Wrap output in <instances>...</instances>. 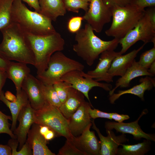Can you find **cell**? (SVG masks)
<instances>
[{"label":"cell","instance_id":"obj_1","mask_svg":"<svg viewBox=\"0 0 155 155\" xmlns=\"http://www.w3.org/2000/svg\"><path fill=\"white\" fill-rule=\"evenodd\" d=\"M3 36L0 44V57L34 66L35 57L26 33L13 22L0 30Z\"/></svg>","mask_w":155,"mask_h":155},{"label":"cell","instance_id":"obj_2","mask_svg":"<svg viewBox=\"0 0 155 155\" xmlns=\"http://www.w3.org/2000/svg\"><path fill=\"white\" fill-rule=\"evenodd\" d=\"M73 45V51L89 66L93 65L100 54L107 50H115L119 44V39L114 38L106 41L97 36L90 26L86 23L84 27L76 33Z\"/></svg>","mask_w":155,"mask_h":155},{"label":"cell","instance_id":"obj_3","mask_svg":"<svg viewBox=\"0 0 155 155\" xmlns=\"http://www.w3.org/2000/svg\"><path fill=\"white\" fill-rule=\"evenodd\" d=\"M12 21L26 33L37 36L55 32L52 21L41 13L29 9L21 0H15L12 8Z\"/></svg>","mask_w":155,"mask_h":155},{"label":"cell","instance_id":"obj_4","mask_svg":"<svg viewBox=\"0 0 155 155\" xmlns=\"http://www.w3.org/2000/svg\"><path fill=\"white\" fill-rule=\"evenodd\" d=\"M26 34L35 57L34 66L37 69V74H40L47 69L52 55L55 52L64 49L65 40L56 31L43 36Z\"/></svg>","mask_w":155,"mask_h":155},{"label":"cell","instance_id":"obj_5","mask_svg":"<svg viewBox=\"0 0 155 155\" xmlns=\"http://www.w3.org/2000/svg\"><path fill=\"white\" fill-rule=\"evenodd\" d=\"M111 9L112 21L105 33L108 36L119 40L135 27L145 11L130 4L123 6H115Z\"/></svg>","mask_w":155,"mask_h":155},{"label":"cell","instance_id":"obj_6","mask_svg":"<svg viewBox=\"0 0 155 155\" xmlns=\"http://www.w3.org/2000/svg\"><path fill=\"white\" fill-rule=\"evenodd\" d=\"M84 68L82 63L58 51L51 56L46 70L37 75L36 78L45 85H53L60 81L61 78L67 72L73 70L83 71Z\"/></svg>","mask_w":155,"mask_h":155},{"label":"cell","instance_id":"obj_7","mask_svg":"<svg viewBox=\"0 0 155 155\" xmlns=\"http://www.w3.org/2000/svg\"><path fill=\"white\" fill-rule=\"evenodd\" d=\"M34 123L47 126L57 135L64 137L71 142L75 137L69 130L68 120L59 108L46 100L41 108L35 111Z\"/></svg>","mask_w":155,"mask_h":155},{"label":"cell","instance_id":"obj_8","mask_svg":"<svg viewBox=\"0 0 155 155\" xmlns=\"http://www.w3.org/2000/svg\"><path fill=\"white\" fill-rule=\"evenodd\" d=\"M141 40L147 44L152 42L155 46V29L152 26L148 15L145 11L144 15L135 27L119 40L121 49V55L125 53L137 42Z\"/></svg>","mask_w":155,"mask_h":155},{"label":"cell","instance_id":"obj_9","mask_svg":"<svg viewBox=\"0 0 155 155\" xmlns=\"http://www.w3.org/2000/svg\"><path fill=\"white\" fill-rule=\"evenodd\" d=\"M111 8L106 6L103 0H90L88 9L82 16L94 31L101 32L104 25L111 21Z\"/></svg>","mask_w":155,"mask_h":155},{"label":"cell","instance_id":"obj_10","mask_svg":"<svg viewBox=\"0 0 155 155\" xmlns=\"http://www.w3.org/2000/svg\"><path fill=\"white\" fill-rule=\"evenodd\" d=\"M82 71L78 70L70 71L61 78V81L71 84L73 88L83 94L90 103L88 93L93 87H99L108 91L112 89V85L108 83L100 82L94 79L84 77Z\"/></svg>","mask_w":155,"mask_h":155},{"label":"cell","instance_id":"obj_11","mask_svg":"<svg viewBox=\"0 0 155 155\" xmlns=\"http://www.w3.org/2000/svg\"><path fill=\"white\" fill-rule=\"evenodd\" d=\"M119 55L121 54L119 52H116L114 50L104 51L100 55L99 62L95 68L86 73L82 71V75L98 82L103 81L107 83L113 82V78L109 75L108 72L113 60Z\"/></svg>","mask_w":155,"mask_h":155},{"label":"cell","instance_id":"obj_12","mask_svg":"<svg viewBox=\"0 0 155 155\" xmlns=\"http://www.w3.org/2000/svg\"><path fill=\"white\" fill-rule=\"evenodd\" d=\"M44 85L37 78L30 73L24 79L22 86L26 93L31 107L35 110L41 108L46 100L44 88Z\"/></svg>","mask_w":155,"mask_h":155},{"label":"cell","instance_id":"obj_13","mask_svg":"<svg viewBox=\"0 0 155 155\" xmlns=\"http://www.w3.org/2000/svg\"><path fill=\"white\" fill-rule=\"evenodd\" d=\"M146 109L144 110L138 118L135 121L129 123H118L114 121H107L105 122L104 127L106 129H115L117 132L122 133H128L132 135L133 139L139 140L142 138L155 142L154 134L147 133L141 129L138 124V121L144 115L147 113Z\"/></svg>","mask_w":155,"mask_h":155},{"label":"cell","instance_id":"obj_14","mask_svg":"<svg viewBox=\"0 0 155 155\" xmlns=\"http://www.w3.org/2000/svg\"><path fill=\"white\" fill-rule=\"evenodd\" d=\"M92 128L97 133L100 139L101 148L100 155H117L119 146L121 144L129 141L125 134L116 136L112 130L106 129V136L103 135L97 127L94 119L92 121Z\"/></svg>","mask_w":155,"mask_h":155},{"label":"cell","instance_id":"obj_15","mask_svg":"<svg viewBox=\"0 0 155 155\" xmlns=\"http://www.w3.org/2000/svg\"><path fill=\"white\" fill-rule=\"evenodd\" d=\"M35 111L29 102L23 108L18 116L17 121H19V125L13 133L19 142V150L26 142L28 133L34 123Z\"/></svg>","mask_w":155,"mask_h":155},{"label":"cell","instance_id":"obj_16","mask_svg":"<svg viewBox=\"0 0 155 155\" xmlns=\"http://www.w3.org/2000/svg\"><path fill=\"white\" fill-rule=\"evenodd\" d=\"M91 106V103L85 101L68 119L69 129L73 136L80 135L92 122L88 112L89 108Z\"/></svg>","mask_w":155,"mask_h":155},{"label":"cell","instance_id":"obj_17","mask_svg":"<svg viewBox=\"0 0 155 155\" xmlns=\"http://www.w3.org/2000/svg\"><path fill=\"white\" fill-rule=\"evenodd\" d=\"M91 122L84 130L80 135L75 137L72 142L79 149L87 155H100L101 145L94 131H90Z\"/></svg>","mask_w":155,"mask_h":155},{"label":"cell","instance_id":"obj_18","mask_svg":"<svg viewBox=\"0 0 155 155\" xmlns=\"http://www.w3.org/2000/svg\"><path fill=\"white\" fill-rule=\"evenodd\" d=\"M26 141L32 150L33 155H55L47 146V141L39 131V125L34 123L27 135Z\"/></svg>","mask_w":155,"mask_h":155},{"label":"cell","instance_id":"obj_19","mask_svg":"<svg viewBox=\"0 0 155 155\" xmlns=\"http://www.w3.org/2000/svg\"><path fill=\"white\" fill-rule=\"evenodd\" d=\"M144 44L138 49H134L125 55L117 56L112 61L108 73L113 78L123 76L132 64L138 53L143 48Z\"/></svg>","mask_w":155,"mask_h":155},{"label":"cell","instance_id":"obj_20","mask_svg":"<svg viewBox=\"0 0 155 155\" xmlns=\"http://www.w3.org/2000/svg\"><path fill=\"white\" fill-rule=\"evenodd\" d=\"M4 93L2 90L0 95V100L6 105L10 111L12 121L10 129L13 132L16 128L17 118L20 112L29 101L26 94L22 89L16 92V100L12 102L8 100L5 98Z\"/></svg>","mask_w":155,"mask_h":155},{"label":"cell","instance_id":"obj_21","mask_svg":"<svg viewBox=\"0 0 155 155\" xmlns=\"http://www.w3.org/2000/svg\"><path fill=\"white\" fill-rule=\"evenodd\" d=\"M140 83L132 88L125 90H120L117 93L113 94L110 96L109 100L111 103L114 104L115 101L123 95L131 94L136 96L143 101L144 95L146 90H152L155 86V80L151 76H146L141 78L140 80Z\"/></svg>","mask_w":155,"mask_h":155},{"label":"cell","instance_id":"obj_22","mask_svg":"<svg viewBox=\"0 0 155 155\" xmlns=\"http://www.w3.org/2000/svg\"><path fill=\"white\" fill-rule=\"evenodd\" d=\"M143 76H153L148 69L142 67L138 61L135 60L131 66L129 68L124 74L117 80L115 87L109 91V96L114 93L118 87L127 88L129 86L131 81L137 77Z\"/></svg>","mask_w":155,"mask_h":155},{"label":"cell","instance_id":"obj_23","mask_svg":"<svg viewBox=\"0 0 155 155\" xmlns=\"http://www.w3.org/2000/svg\"><path fill=\"white\" fill-rule=\"evenodd\" d=\"M84 97L83 94L72 86L70 88L67 99L59 108L67 120L85 101Z\"/></svg>","mask_w":155,"mask_h":155},{"label":"cell","instance_id":"obj_24","mask_svg":"<svg viewBox=\"0 0 155 155\" xmlns=\"http://www.w3.org/2000/svg\"><path fill=\"white\" fill-rule=\"evenodd\" d=\"M7 78L13 82L16 92L22 89V83L25 78L30 73V70L27 64L10 61L5 69Z\"/></svg>","mask_w":155,"mask_h":155},{"label":"cell","instance_id":"obj_25","mask_svg":"<svg viewBox=\"0 0 155 155\" xmlns=\"http://www.w3.org/2000/svg\"><path fill=\"white\" fill-rule=\"evenodd\" d=\"M40 13L52 21H55L58 17L64 16L67 10L63 0H39Z\"/></svg>","mask_w":155,"mask_h":155},{"label":"cell","instance_id":"obj_26","mask_svg":"<svg viewBox=\"0 0 155 155\" xmlns=\"http://www.w3.org/2000/svg\"><path fill=\"white\" fill-rule=\"evenodd\" d=\"M151 141L146 139L142 143L134 145L121 144L122 148H118L117 155H144L151 150Z\"/></svg>","mask_w":155,"mask_h":155},{"label":"cell","instance_id":"obj_27","mask_svg":"<svg viewBox=\"0 0 155 155\" xmlns=\"http://www.w3.org/2000/svg\"><path fill=\"white\" fill-rule=\"evenodd\" d=\"M15 0H0V30L12 23V8Z\"/></svg>","mask_w":155,"mask_h":155},{"label":"cell","instance_id":"obj_28","mask_svg":"<svg viewBox=\"0 0 155 155\" xmlns=\"http://www.w3.org/2000/svg\"><path fill=\"white\" fill-rule=\"evenodd\" d=\"M67 10L78 13L80 9L86 12L88 10L89 3L83 0H63Z\"/></svg>","mask_w":155,"mask_h":155},{"label":"cell","instance_id":"obj_29","mask_svg":"<svg viewBox=\"0 0 155 155\" xmlns=\"http://www.w3.org/2000/svg\"><path fill=\"white\" fill-rule=\"evenodd\" d=\"M44 92L46 100L59 108L61 102L53 85H44Z\"/></svg>","mask_w":155,"mask_h":155},{"label":"cell","instance_id":"obj_30","mask_svg":"<svg viewBox=\"0 0 155 155\" xmlns=\"http://www.w3.org/2000/svg\"><path fill=\"white\" fill-rule=\"evenodd\" d=\"M155 61V46L143 53L138 61L143 68L148 69L152 63Z\"/></svg>","mask_w":155,"mask_h":155},{"label":"cell","instance_id":"obj_31","mask_svg":"<svg viewBox=\"0 0 155 155\" xmlns=\"http://www.w3.org/2000/svg\"><path fill=\"white\" fill-rule=\"evenodd\" d=\"M58 155H87L79 149L72 142L67 140L64 146L59 150Z\"/></svg>","mask_w":155,"mask_h":155},{"label":"cell","instance_id":"obj_32","mask_svg":"<svg viewBox=\"0 0 155 155\" xmlns=\"http://www.w3.org/2000/svg\"><path fill=\"white\" fill-rule=\"evenodd\" d=\"M9 120L12 121V117L6 115L0 111V134L2 133L8 135L11 138L16 139L10 128Z\"/></svg>","mask_w":155,"mask_h":155},{"label":"cell","instance_id":"obj_33","mask_svg":"<svg viewBox=\"0 0 155 155\" xmlns=\"http://www.w3.org/2000/svg\"><path fill=\"white\" fill-rule=\"evenodd\" d=\"M61 102L63 103L67 96L69 89L71 85L62 81H59L53 85Z\"/></svg>","mask_w":155,"mask_h":155},{"label":"cell","instance_id":"obj_34","mask_svg":"<svg viewBox=\"0 0 155 155\" xmlns=\"http://www.w3.org/2000/svg\"><path fill=\"white\" fill-rule=\"evenodd\" d=\"M83 20L82 17L77 16L71 18L67 24V28L69 31L72 33H76L78 32L80 29Z\"/></svg>","mask_w":155,"mask_h":155},{"label":"cell","instance_id":"obj_35","mask_svg":"<svg viewBox=\"0 0 155 155\" xmlns=\"http://www.w3.org/2000/svg\"><path fill=\"white\" fill-rule=\"evenodd\" d=\"M130 4L143 10L146 7H152L155 6V0H131Z\"/></svg>","mask_w":155,"mask_h":155},{"label":"cell","instance_id":"obj_36","mask_svg":"<svg viewBox=\"0 0 155 155\" xmlns=\"http://www.w3.org/2000/svg\"><path fill=\"white\" fill-rule=\"evenodd\" d=\"M88 112L91 118L94 119L98 118H106L112 120L111 118V113H108L100 111L94 108H91L90 107L88 109Z\"/></svg>","mask_w":155,"mask_h":155},{"label":"cell","instance_id":"obj_37","mask_svg":"<svg viewBox=\"0 0 155 155\" xmlns=\"http://www.w3.org/2000/svg\"><path fill=\"white\" fill-rule=\"evenodd\" d=\"M105 4L111 8L115 6H123L129 4L131 0H103Z\"/></svg>","mask_w":155,"mask_h":155},{"label":"cell","instance_id":"obj_38","mask_svg":"<svg viewBox=\"0 0 155 155\" xmlns=\"http://www.w3.org/2000/svg\"><path fill=\"white\" fill-rule=\"evenodd\" d=\"M32 155V150L26 141L20 150L17 151L13 154V155Z\"/></svg>","mask_w":155,"mask_h":155},{"label":"cell","instance_id":"obj_39","mask_svg":"<svg viewBox=\"0 0 155 155\" xmlns=\"http://www.w3.org/2000/svg\"><path fill=\"white\" fill-rule=\"evenodd\" d=\"M111 118L118 123L123 122L125 120L129 119V116L127 115L120 114L116 113H111Z\"/></svg>","mask_w":155,"mask_h":155},{"label":"cell","instance_id":"obj_40","mask_svg":"<svg viewBox=\"0 0 155 155\" xmlns=\"http://www.w3.org/2000/svg\"><path fill=\"white\" fill-rule=\"evenodd\" d=\"M26 3L31 8H33L34 11L40 13V8L39 0H21Z\"/></svg>","mask_w":155,"mask_h":155},{"label":"cell","instance_id":"obj_41","mask_svg":"<svg viewBox=\"0 0 155 155\" xmlns=\"http://www.w3.org/2000/svg\"><path fill=\"white\" fill-rule=\"evenodd\" d=\"M148 13L150 23L153 28L155 29V8L154 7L145 10Z\"/></svg>","mask_w":155,"mask_h":155},{"label":"cell","instance_id":"obj_42","mask_svg":"<svg viewBox=\"0 0 155 155\" xmlns=\"http://www.w3.org/2000/svg\"><path fill=\"white\" fill-rule=\"evenodd\" d=\"M7 78V74L5 70L0 68V95Z\"/></svg>","mask_w":155,"mask_h":155},{"label":"cell","instance_id":"obj_43","mask_svg":"<svg viewBox=\"0 0 155 155\" xmlns=\"http://www.w3.org/2000/svg\"><path fill=\"white\" fill-rule=\"evenodd\" d=\"M12 150L8 145L0 144V155H11Z\"/></svg>","mask_w":155,"mask_h":155},{"label":"cell","instance_id":"obj_44","mask_svg":"<svg viewBox=\"0 0 155 155\" xmlns=\"http://www.w3.org/2000/svg\"><path fill=\"white\" fill-rule=\"evenodd\" d=\"M57 134L51 129H50L43 137L47 141L52 140L55 137Z\"/></svg>","mask_w":155,"mask_h":155},{"label":"cell","instance_id":"obj_45","mask_svg":"<svg viewBox=\"0 0 155 155\" xmlns=\"http://www.w3.org/2000/svg\"><path fill=\"white\" fill-rule=\"evenodd\" d=\"M4 95L5 98L7 100L10 102H12L16 100V96L14 95L9 91H6L4 93Z\"/></svg>","mask_w":155,"mask_h":155},{"label":"cell","instance_id":"obj_46","mask_svg":"<svg viewBox=\"0 0 155 155\" xmlns=\"http://www.w3.org/2000/svg\"><path fill=\"white\" fill-rule=\"evenodd\" d=\"M10 61L5 60L0 57V68L5 70Z\"/></svg>","mask_w":155,"mask_h":155},{"label":"cell","instance_id":"obj_47","mask_svg":"<svg viewBox=\"0 0 155 155\" xmlns=\"http://www.w3.org/2000/svg\"><path fill=\"white\" fill-rule=\"evenodd\" d=\"M149 72L154 76L155 74V61L151 64L148 69Z\"/></svg>","mask_w":155,"mask_h":155},{"label":"cell","instance_id":"obj_48","mask_svg":"<svg viewBox=\"0 0 155 155\" xmlns=\"http://www.w3.org/2000/svg\"><path fill=\"white\" fill-rule=\"evenodd\" d=\"M83 0L85 1H86L89 2V3H90V0Z\"/></svg>","mask_w":155,"mask_h":155}]
</instances>
